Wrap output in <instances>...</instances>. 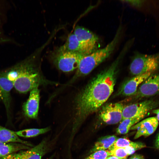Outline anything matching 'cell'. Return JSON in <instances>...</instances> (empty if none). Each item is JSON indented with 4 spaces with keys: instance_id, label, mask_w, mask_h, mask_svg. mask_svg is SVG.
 Wrapping results in <instances>:
<instances>
[{
    "instance_id": "1",
    "label": "cell",
    "mask_w": 159,
    "mask_h": 159,
    "mask_svg": "<svg viewBox=\"0 0 159 159\" xmlns=\"http://www.w3.org/2000/svg\"><path fill=\"white\" fill-rule=\"evenodd\" d=\"M126 52L122 49L109 67L93 78L75 96L72 105L71 138L83 121L100 108L113 92L118 66Z\"/></svg>"
},
{
    "instance_id": "11",
    "label": "cell",
    "mask_w": 159,
    "mask_h": 159,
    "mask_svg": "<svg viewBox=\"0 0 159 159\" xmlns=\"http://www.w3.org/2000/svg\"><path fill=\"white\" fill-rule=\"evenodd\" d=\"M159 124L156 117L146 118L140 121L130 128L131 130H137L134 138L136 139L141 136H148L155 131Z\"/></svg>"
},
{
    "instance_id": "32",
    "label": "cell",
    "mask_w": 159,
    "mask_h": 159,
    "mask_svg": "<svg viewBox=\"0 0 159 159\" xmlns=\"http://www.w3.org/2000/svg\"><path fill=\"white\" fill-rule=\"evenodd\" d=\"M52 157H51V158H49L48 159H52Z\"/></svg>"
},
{
    "instance_id": "3",
    "label": "cell",
    "mask_w": 159,
    "mask_h": 159,
    "mask_svg": "<svg viewBox=\"0 0 159 159\" xmlns=\"http://www.w3.org/2000/svg\"><path fill=\"white\" fill-rule=\"evenodd\" d=\"M121 28L120 26L113 39L105 47L97 49L83 57L73 77L64 87L73 83L78 78L90 74L95 68L108 58L112 54L120 39Z\"/></svg>"
},
{
    "instance_id": "8",
    "label": "cell",
    "mask_w": 159,
    "mask_h": 159,
    "mask_svg": "<svg viewBox=\"0 0 159 159\" xmlns=\"http://www.w3.org/2000/svg\"><path fill=\"white\" fill-rule=\"evenodd\" d=\"M124 106L120 103H111L103 106L99 113L101 120L107 124H117L122 120Z\"/></svg>"
},
{
    "instance_id": "9",
    "label": "cell",
    "mask_w": 159,
    "mask_h": 159,
    "mask_svg": "<svg viewBox=\"0 0 159 159\" xmlns=\"http://www.w3.org/2000/svg\"><path fill=\"white\" fill-rule=\"evenodd\" d=\"M159 94V74H151L139 86L138 97H148Z\"/></svg>"
},
{
    "instance_id": "14",
    "label": "cell",
    "mask_w": 159,
    "mask_h": 159,
    "mask_svg": "<svg viewBox=\"0 0 159 159\" xmlns=\"http://www.w3.org/2000/svg\"><path fill=\"white\" fill-rule=\"evenodd\" d=\"M13 87V82L0 73V101L4 104L8 113L10 112V92Z\"/></svg>"
},
{
    "instance_id": "23",
    "label": "cell",
    "mask_w": 159,
    "mask_h": 159,
    "mask_svg": "<svg viewBox=\"0 0 159 159\" xmlns=\"http://www.w3.org/2000/svg\"><path fill=\"white\" fill-rule=\"evenodd\" d=\"M110 156L109 150H100L95 151L84 159H106Z\"/></svg>"
},
{
    "instance_id": "10",
    "label": "cell",
    "mask_w": 159,
    "mask_h": 159,
    "mask_svg": "<svg viewBox=\"0 0 159 159\" xmlns=\"http://www.w3.org/2000/svg\"><path fill=\"white\" fill-rule=\"evenodd\" d=\"M40 98V90L38 87L30 91L28 99L22 105L23 111L26 117L33 119L37 118Z\"/></svg>"
},
{
    "instance_id": "4",
    "label": "cell",
    "mask_w": 159,
    "mask_h": 159,
    "mask_svg": "<svg viewBox=\"0 0 159 159\" xmlns=\"http://www.w3.org/2000/svg\"><path fill=\"white\" fill-rule=\"evenodd\" d=\"M131 73L134 76L148 72L153 73L159 69V52L147 54L136 53L129 67Z\"/></svg>"
},
{
    "instance_id": "28",
    "label": "cell",
    "mask_w": 159,
    "mask_h": 159,
    "mask_svg": "<svg viewBox=\"0 0 159 159\" xmlns=\"http://www.w3.org/2000/svg\"><path fill=\"white\" fill-rule=\"evenodd\" d=\"M153 112L156 115V117L159 121V108L157 109H154L153 110Z\"/></svg>"
},
{
    "instance_id": "7",
    "label": "cell",
    "mask_w": 159,
    "mask_h": 159,
    "mask_svg": "<svg viewBox=\"0 0 159 159\" xmlns=\"http://www.w3.org/2000/svg\"><path fill=\"white\" fill-rule=\"evenodd\" d=\"M73 33L80 43L86 55L97 49L99 39L92 32L77 26L75 27Z\"/></svg>"
},
{
    "instance_id": "12",
    "label": "cell",
    "mask_w": 159,
    "mask_h": 159,
    "mask_svg": "<svg viewBox=\"0 0 159 159\" xmlns=\"http://www.w3.org/2000/svg\"><path fill=\"white\" fill-rule=\"evenodd\" d=\"M152 73L148 72L134 76L123 84L119 91V94L125 96L135 95L139 86Z\"/></svg>"
},
{
    "instance_id": "22",
    "label": "cell",
    "mask_w": 159,
    "mask_h": 159,
    "mask_svg": "<svg viewBox=\"0 0 159 159\" xmlns=\"http://www.w3.org/2000/svg\"><path fill=\"white\" fill-rule=\"evenodd\" d=\"M108 150L110 156H114L121 158H127L128 156L124 148L111 147Z\"/></svg>"
},
{
    "instance_id": "5",
    "label": "cell",
    "mask_w": 159,
    "mask_h": 159,
    "mask_svg": "<svg viewBox=\"0 0 159 159\" xmlns=\"http://www.w3.org/2000/svg\"><path fill=\"white\" fill-rule=\"evenodd\" d=\"M83 55L63 51L59 48L51 54V59L54 65L63 72L77 69Z\"/></svg>"
},
{
    "instance_id": "15",
    "label": "cell",
    "mask_w": 159,
    "mask_h": 159,
    "mask_svg": "<svg viewBox=\"0 0 159 159\" xmlns=\"http://www.w3.org/2000/svg\"><path fill=\"white\" fill-rule=\"evenodd\" d=\"M59 48L64 52L86 55L80 43L73 33L68 36L65 43Z\"/></svg>"
},
{
    "instance_id": "16",
    "label": "cell",
    "mask_w": 159,
    "mask_h": 159,
    "mask_svg": "<svg viewBox=\"0 0 159 159\" xmlns=\"http://www.w3.org/2000/svg\"><path fill=\"white\" fill-rule=\"evenodd\" d=\"M0 142L4 143H21L29 147L33 146L30 143L21 139L15 132L0 125Z\"/></svg>"
},
{
    "instance_id": "29",
    "label": "cell",
    "mask_w": 159,
    "mask_h": 159,
    "mask_svg": "<svg viewBox=\"0 0 159 159\" xmlns=\"http://www.w3.org/2000/svg\"><path fill=\"white\" fill-rule=\"evenodd\" d=\"M155 145L156 148L159 150V133L156 138Z\"/></svg>"
},
{
    "instance_id": "2",
    "label": "cell",
    "mask_w": 159,
    "mask_h": 159,
    "mask_svg": "<svg viewBox=\"0 0 159 159\" xmlns=\"http://www.w3.org/2000/svg\"><path fill=\"white\" fill-rule=\"evenodd\" d=\"M45 45L13 66L17 73L14 87L19 93L25 94L39 86L59 84L47 79L41 70L40 54Z\"/></svg>"
},
{
    "instance_id": "26",
    "label": "cell",
    "mask_w": 159,
    "mask_h": 159,
    "mask_svg": "<svg viewBox=\"0 0 159 159\" xmlns=\"http://www.w3.org/2000/svg\"><path fill=\"white\" fill-rule=\"evenodd\" d=\"M17 153H14L6 156L2 157L0 159H16Z\"/></svg>"
},
{
    "instance_id": "19",
    "label": "cell",
    "mask_w": 159,
    "mask_h": 159,
    "mask_svg": "<svg viewBox=\"0 0 159 159\" xmlns=\"http://www.w3.org/2000/svg\"><path fill=\"white\" fill-rule=\"evenodd\" d=\"M146 145L140 142H133L125 138H117L111 147L114 148L132 147L137 150L144 148Z\"/></svg>"
},
{
    "instance_id": "20",
    "label": "cell",
    "mask_w": 159,
    "mask_h": 159,
    "mask_svg": "<svg viewBox=\"0 0 159 159\" xmlns=\"http://www.w3.org/2000/svg\"><path fill=\"white\" fill-rule=\"evenodd\" d=\"M141 120V119L137 118H126L122 120L117 129V133L120 134H127L132 126Z\"/></svg>"
},
{
    "instance_id": "27",
    "label": "cell",
    "mask_w": 159,
    "mask_h": 159,
    "mask_svg": "<svg viewBox=\"0 0 159 159\" xmlns=\"http://www.w3.org/2000/svg\"><path fill=\"white\" fill-rule=\"evenodd\" d=\"M128 159H144V158L141 155L135 154L131 156Z\"/></svg>"
},
{
    "instance_id": "18",
    "label": "cell",
    "mask_w": 159,
    "mask_h": 159,
    "mask_svg": "<svg viewBox=\"0 0 159 159\" xmlns=\"http://www.w3.org/2000/svg\"><path fill=\"white\" fill-rule=\"evenodd\" d=\"M117 138L114 135H108L101 138L95 143L91 152L93 153L98 150H108L112 146Z\"/></svg>"
},
{
    "instance_id": "6",
    "label": "cell",
    "mask_w": 159,
    "mask_h": 159,
    "mask_svg": "<svg viewBox=\"0 0 159 159\" xmlns=\"http://www.w3.org/2000/svg\"><path fill=\"white\" fill-rule=\"evenodd\" d=\"M156 104L154 101L149 100L124 106L122 111V120L133 118L142 120L150 111L153 110Z\"/></svg>"
},
{
    "instance_id": "24",
    "label": "cell",
    "mask_w": 159,
    "mask_h": 159,
    "mask_svg": "<svg viewBox=\"0 0 159 159\" xmlns=\"http://www.w3.org/2000/svg\"><path fill=\"white\" fill-rule=\"evenodd\" d=\"M123 1L133 6L138 8L142 6L144 1L143 0H125Z\"/></svg>"
},
{
    "instance_id": "13",
    "label": "cell",
    "mask_w": 159,
    "mask_h": 159,
    "mask_svg": "<svg viewBox=\"0 0 159 159\" xmlns=\"http://www.w3.org/2000/svg\"><path fill=\"white\" fill-rule=\"evenodd\" d=\"M48 144L47 140L44 139L33 148L17 153L16 159H42L49 150Z\"/></svg>"
},
{
    "instance_id": "31",
    "label": "cell",
    "mask_w": 159,
    "mask_h": 159,
    "mask_svg": "<svg viewBox=\"0 0 159 159\" xmlns=\"http://www.w3.org/2000/svg\"><path fill=\"white\" fill-rule=\"evenodd\" d=\"M2 157V156H1V155L0 153V158Z\"/></svg>"
},
{
    "instance_id": "25",
    "label": "cell",
    "mask_w": 159,
    "mask_h": 159,
    "mask_svg": "<svg viewBox=\"0 0 159 159\" xmlns=\"http://www.w3.org/2000/svg\"><path fill=\"white\" fill-rule=\"evenodd\" d=\"M8 39L6 35H5L2 31L0 30V44L7 43Z\"/></svg>"
},
{
    "instance_id": "17",
    "label": "cell",
    "mask_w": 159,
    "mask_h": 159,
    "mask_svg": "<svg viewBox=\"0 0 159 159\" xmlns=\"http://www.w3.org/2000/svg\"><path fill=\"white\" fill-rule=\"evenodd\" d=\"M30 148V147L20 143H4L0 142V153L2 157Z\"/></svg>"
},
{
    "instance_id": "30",
    "label": "cell",
    "mask_w": 159,
    "mask_h": 159,
    "mask_svg": "<svg viewBox=\"0 0 159 159\" xmlns=\"http://www.w3.org/2000/svg\"><path fill=\"white\" fill-rule=\"evenodd\" d=\"M106 159H127V158H121L114 156H110Z\"/></svg>"
},
{
    "instance_id": "21",
    "label": "cell",
    "mask_w": 159,
    "mask_h": 159,
    "mask_svg": "<svg viewBox=\"0 0 159 159\" xmlns=\"http://www.w3.org/2000/svg\"><path fill=\"white\" fill-rule=\"evenodd\" d=\"M50 130L49 127L42 128H30L23 130L15 132L19 137L24 138H31L45 133Z\"/></svg>"
}]
</instances>
